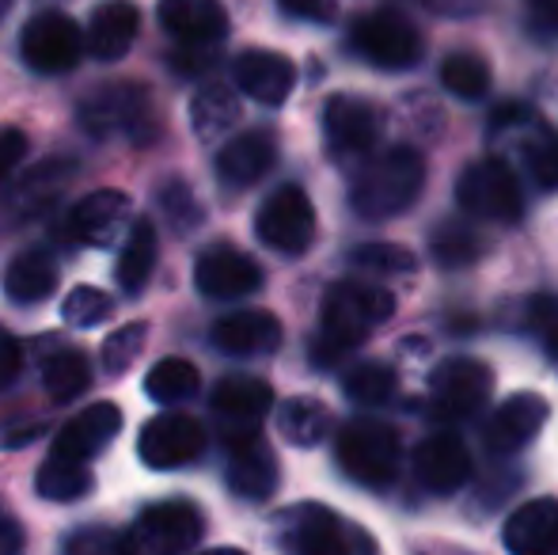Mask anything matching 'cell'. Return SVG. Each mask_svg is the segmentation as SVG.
<instances>
[{
    "label": "cell",
    "instance_id": "1",
    "mask_svg": "<svg viewBox=\"0 0 558 555\" xmlns=\"http://www.w3.org/2000/svg\"><path fill=\"white\" fill-rule=\"evenodd\" d=\"M396 316V297L365 278H342L324 293L316 362H338Z\"/></svg>",
    "mask_w": 558,
    "mask_h": 555
},
{
    "label": "cell",
    "instance_id": "2",
    "mask_svg": "<svg viewBox=\"0 0 558 555\" xmlns=\"http://www.w3.org/2000/svg\"><path fill=\"white\" fill-rule=\"evenodd\" d=\"M422 186H426V160H422V153L411 145H396L388 153L373 156L357 171L350 206L365 221H391V217H399L403 209H411L418 202Z\"/></svg>",
    "mask_w": 558,
    "mask_h": 555
},
{
    "label": "cell",
    "instance_id": "3",
    "mask_svg": "<svg viewBox=\"0 0 558 555\" xmlns=\"http://www.w3.org/2000/svg\"><path fill=\"white\" fill-rule=\"evenodd\" d=\"M278 541L293 555H380L368 529L319 503H296L281 510Z\"/></svg>",
    "mask_w": 558,
    "mask_h": 555
},
{
    "label": "cell",
    "instance_id": "4",
    "mask_svg": "<svg viewBox=\"0 0 558 555\" xmlns=\"http://www.w3.org/2000/svg\"><path fill=\"white\" fill-rule=\"evenodd\" d=\"M338 464L361 487L384 491L396 483L399 464H403V442L399 434L380 419H353L338 430Z\"/></svg>",
    "mask_w": 558,
    "mask_h": 555
},
{
    "label": "cell",
    "instance_id": "5",
    "mask_svg": "<svg viewBox=\"0 0 558 555\" xmlns=\"http://www.w3.org/2000/svg\"><path fill=\"white\" fill-rule=\"evenodd\" d=\"M202 510L183 498L145 506L122 533V555H186L202 541Z\"/></svg>",
    "mask_w": 558,
    "mask_h": 555
},
{
    "label": "cell",
    "instance_id": "6",
    "mask_svg": "<svg viewBox=\"0 0 558 555\" xmlns=\"http://www.w3.org/2000/svg\"><path fill=\"white\" fill-rule=\"evenodd\" d=\"M456 202L475 221L517 225L524 214L521 183H517L513 168L506 160H498V156H486V160H475L460 171V179H456Z\"/></svg>",
    "mask_w": 558,
    "mask_h": 555
},
{
    "label": "cell",
    "instance_id": "7",
    "mask_svg": "<svg viewBox=\"0 0 558 555\" xmlns=\"http://www.w3.org/2000/svg\"><path fill=\"white\" fill-rule=\"evenodd\" d=\"M350 46L376 69H396V73L418 65L422 50H426L418 27L396 8H376V12L361 15L350 27Z\"/></svg>",
    "mask_w": 558,
    "mask_h": 555
},
{
    "label": "cell",
    "instance_id": "8",
    "mask_svg": "<svg viewBox=\"0 0 558 555\" xmlns=\"http://www.w3.org/2000/svg\"><path fill=\"white\" fill-rule=\"evenodd\" d=\"M255 232L266 248L286 255L308 252V244L316 240V206L301 186L286 183L258 206Z\"/></svg>",
    "mask_w": 558,
    "mask_h": 555
},
{
    "label": "cell",
    "instance_id": "9",
    "mask_svg": "<svg viewBox=\"0 0 558 555\" xmlns=\"http://www.w3.org/2000/svg\"><path fill=\"white\" fill-rule=\"evenodd\" d=\"M494 393V373L478 358H445L429 373V400L445 419H471Z\"/></svg>",
    "mask_w": 558,
    "mask_h": 555
},
{
    "label": "cell",
    "instance_id": "10",
    "mask_svg": "<svg viewBox=\"0 0 558 555\" xmlns=\"http://www.w3.org/2000/svg\"><path fill=\"white\" fill-rule=\"evenodd\" d=\"M20 53L35 73L58 76L81 61L84 53V35L65 12H43L23 27Z\"/></svg>",
    "mask_w": 558,
    "mask_h": 555
},
{
    "label": "cell",
    "instance_id": "11",
    "mask_svg": "<svg viewBox=\"0 0 558 555\" xmlns=\"http://www.w3.org/2000/svg\"><path fill=\"white\" fill-rule=\"evenodd\" d=\"M206 449V430L191 415H156L145 422L137 437V453L148 468L156 472H171V468H186L202 457Z\"/></svg>",
    "mask_w": 558,
    "mask_h": 555
},
{
    "label": "cell",
    "instance_id": "12",
    "mask_svg": "<svg viewBox=\"0 0 558 555\" xmlns=\"http://www.w3.org/2000/svg\"><path fill=\"white\" fill-rule=\"evenodd\" d=\"M81 126L96 137L133 134L148 126V92L130 81L104 84L81 104Z\"/></svg>",
    "mask_w": 558,
    "mask_h": 555
},
{
    "label": "cell",
    "instance_id": "13",
    "mask_svg": "<svg viewBox=\"0 0 558 555\" xmlns=\"http://www.w3.org/2000/svg\"><path fill=\"white\" fill-rule=\"evenodd\" d=\"M551 419V408L539 393H517L486 419L483 426V445L494 457H513L524 445L536 442V434L544 430V422Z\"/></svg>",
    "mask_w": 558,
    "mask_h": 555
},
{
    "label": "cell",
    "instance_id": "14",
    "mask_svg": "<svg viewBox=\"0 0 558 555\" xmlns=\"http://www.w3.org/2000/svg\"><path fill=\"white\" fill-rule=\"evenodd\" d=\"M73 171L76 168L65 160H46V164H38L35 171H27L15 186H4V191H0V232L20 229L31 217L50 209Z\"/></svg>",
    "mask_w": 558,
    "mask_h": 555
},
{
    "label": "cell",
    "instance_id": "15",
    "mask_svg": "<svg viewBox=\"0 0 558 555\" xmlns=\"http://www.w3.org/2000/svg\"><path fill=\"white\" fill-rule=\"evenodd\" d=\"M214 419L225 430V437L258 434V422L274 411V388L258 377H225L214 388Z\"/></svg>",
    "mask_w": 558,
    "mask_h": 555
},
{
    "label": "cell",
    "instance_id": "16",
    "mask_svg": "<svg viewBox=\"0 0 558 555\" xmlns=\"http://www.w3.org/2000/svg\"><path fill=\"white\" fill-rule=\"evenodd\" d=\"M118 430H122V411H118L114 403H92V408H84L81 415L69 419L65 426L58 430L50 457L88 468V460H96L99 453L114 442Z\"/></svg>",
    "mask_w": 558,
    "mask_h": 555
},
{
    "label": "cell",
    "instance_id": "17",
    "mask_svg": "<svg viewBox=\"0 0 558 555\" xmlns=\"http://www.w3.org/2000/svg\"><path fill=\"white\" fill-rule=\"evenodd\" d=\"M194 281L206 297L214 301H240V297L255 293L263 286V267L251 255H243L240 248L217 244L209 252L198 255L194 263Z\"/></svg>",
    "mask_w": 558,
    "mask_h": 555
},
{
    "label": "cell",
    "instance_id": "18",
    "mask_svg": "<svg viewBox=\"0 0 558 555\" xmlns=\"http://www.w3.org/2000/svg\"><path fill=\"white\" fill-rule=\"evenodd\" d=\"M324 137L335 156H365L380 137V111L361 96H331L324 107Z\"/></svg>",
    "mask_w": 558,
    "mask_h": 555
},
{
    "label": "cell",
    "instance_id": "19",
    "mask_svg": "<svg viewBox=\"0 0 558 555\" xmlns=\"http://www.w3.org/2000/svg\"><path fill=\"white\" fill-rule=\"evenodd\" d=\"M160 23L175 43L191 50H214L228 35V12L221 0H160Z\"/></svg>",
    "mask_w": 558,
    "mask_h": 555
},
{
    "label": "cell",
    "instance_id": "20",
    "mask_svg": "<svg viewBox=\"0 0 558 555\" xmlns=\"http://www.w3.org/2000/svg\"><path fill=\"white\" fill-rule=\"evenodd\" d=\"M228 487L247 503H263L278 487V460L258 434H243L228 442Z\"/></svg>",
    "mask_w": 558,
    "mask_h": 555
},
{
    "label": "cell",
    "instance_id": "21",
    "mask_svg": "<svg viewBox=\"0 0 558 555\" xmlns=\"http://www.w3.org/2000/svg\"><path fill=\"white\" fill-rule=\"evenodd\" d=\"M414 475L422 487L437 495H452L468 483L471 475V453L456 434H434L414 449Z\"/></svg>",
    "mask_w": 558,
    "mask_h": 555
},
{
    "label": "cell",
    "instance_id": "22",
    "mask_svg": "<svg viewBox=\"0 0 558 555\" xmlns=\"http://www.w3.org/2000/svg\"><path fill=\"white\" fill-rule=\"evenodd\" d=\"M235 84H240L243 96L258 99L263 107H281L296 84V69L286 53L243 50L235 58Z\"/></svg>",
    "mask_w": 558,
    "mask_h": 555
},
{
    "label": "cell",
    "instance_id": "23",
    "mask_svg": "<svg viewBox=\"0 0 558 555\" xmlns=\"http://www.w3.org/2000/svg\"><path fill=\"white\" fill-rule=\"evenodd\" d=\"M125 217H130V198L122 191H96L73 206L65 232L81 244L104 248L118 240V232L125 229Z\"/></svg>",
    "mask_w": 558,
    "mask_h": 555
},
{
    "label": "cell",
    "instance_id": "24",
    "mask_svg": "<svg viewBox=\"0 0 558 555\" xmlns=\"http://www.w3.org/2000/svg\"><path fill=\"white\" fill-rule=\"evenodd\" d=\"M214 347L232 358L274 354V350L281 347V324H278V316L258 312V309L232 312V316L214 324Z\"/></svg>",
    "mask_w": 558,
    "mask_h": 555
},
{
    "label": "cell",
    "instance_id": "25",
    "mask_svg": "<svg viewBox=\"0 0 558 555\" xmlns=\"http://www.w3.org/2000/svg\"><path fill=\"white\" fill-rule=\"evenodd\" d=\"M501 541L513 555H551L558 548V498H532L506 518Z\"/></svg>",
    "mask_w": 558,
    "mask_h": 555
},
{
    "label": "cell",
    "instance_id": "26",
    "mask_svg": "<svg viewBox=\"0 0 558 555\" xmlns=\"http://www.w3.org/2000/svg\"><path fill=\"white\" fill-rule=\"evenodd\" d=\"M137 31H141V12H137L133 0H104V4L92 12L84 46L92 50V58L118 61L133 50Z\"/></svg>",
    "mask_w": 558,
    "mask_h": 555
},
{
    "label": "cell",
    "instance_id": "27",
    "mask_svg": "<svg viewBox=\"0 0 558 555\" xmlns=\"http://www.w3.org/2000/svg\"><path fill=\"white\" fill-rule=\"evenodd\" d=\"M278 160V145L266 130H247V134L232 137L217 153V176L228 186H251L266 176Z\"/></svg>",
    "mask_w": 558,
    "mask_h": 555
},
{
    "label": "cell",
    "instance_id": "28",
    "mask_svg": "<svg viewBox=\"0 0 558 555\" xmlns=\"http://www.w3.org/2000/svg\"><path fill=\"white\" fill-rule=\"evenodd\" d=\"M53 286H58V263L43 248H31V252L15 255L12 267L4 270V293L15 304L46 301L53 293Z\"/></svg>",
    "mask_w": 558,
    "mask_h": 555
},
{
    "label": "cell",
    "instance_id": "29",
    "mask_svg": "<svg viewBox=\"0 0 558 555\" xmlns=\"http://www.w3.org/2000/svg\"><path fill=\"white\" fill-rule=\"evenodd\" d=\"M156 225L153 221H133L130 237L122 244V255H118V267H114V278L125 293H141L148 286V275L156 267Z\"/></svg>",
    "mask_w": 558,
    "mask_h": 555
},
{
    "label": "cell",
    "instance_id": "30",
    "mask_svg": "<svg viewBox=\"0 0 558 555\" xmlns=\"http://www.w3.org/2000/svg\"><path fill=\"white\" fill-rule=\"evenodd\" d=\"M278 430L289 445L312 449L331 434V411L312 396H293L278 408Z\"/></svg>",
    "mask_w": 558,
    "mask_h": 555
},
{
    "label": "cell",
    "instance_id": "31",
    "mask_svg": "<svg viewBox=\"0 0 558 555\" xmlns=\"http://www.w3.org/2000/svg\"><path fill=\"white\" fill-rule=\"evenodd\" d=\"M43 385L53 400H76L84 388L92 385V365L81 350L73 347H58L43 358Z\"/></svg>",
    "mask_w": 558,
    "mask_h": 555
},
{
    "label": "cell",
    "instance_id": "32",
    "mask_svg": "<svg viewBox=\"0 0 558 555\" xmlns=\"http://www.w3.org/2000/svg\"><path fill=\"white\" fill-rule=\"evenodd\" d=\"M191 119H194V134L202 141H217L240 122V99H235L232 88H225V84H209V88H202L198 96H194Z\"/></svg>",
    "mask_w": 558,
    "mask_h": 555
},
{
    "label": "cell",
    "instance_id": "33",
    "mask_svg": "<svg viewBox=\"0 0 558 555\" xmlns=\"http://www.w3.org/2000/svg\"><path fill=\"white\" fill-rule=\"evenodd\" d=\"M202 377L198 370H194V362H186V358H160V362L148 370L145 377V393L153 396L156 403H183L191 400L194 393H198Z\"/></svg>",
    "mask_w": 558,
    "mask_h": 555
},
{
    "label": "cell",
    "instance_id": "34",
    "mask_svg": "<svg viewBox=\"0 0 558 555\" xmlns=\"http://www.w3.org/2000/svg\"><path fill=\"white\" fill-rule=\"evenodd\" d=\"M35 487L50 503H76V498H84L92 491V468L46 457V464L35 475Z\"/></svg>",
    "mask_w": 558,
    "mask_h": 555
},
{
    "label": "cell",
    "instance_id": "35",
    "mask_svg": "<svg viewBox=\"0 0 558 555\" xmlns=\"http://www.w3.org/2000/svg\"><path fill=\"white\" fill-rule=\"evenodd\" d=\"M441 84L456 99H483L490 92V65L478 53L456 50L441 61Z\"/></svg>",
    "mask_w": 558,
    "mask_h": 555
},
{
    "label": "cell",
    "instance_id": "36",
    "mask_svg": "<svg viewBox=\"0 0 558 555\" xmlns=\"http://www.w3.org/2000/svg\"><path fill=\"white\" fill-rule=\"evenodd\" d=\"M396 388H399L396 370L384 362H361L342 377V393L350 396L353 403H368V408L388 403L391 396H396Z\"/></svg>",
    "mask_w": 558,
    "mask_h": 555
},
{
    "label": "cell",
    "instance_id": "37",
    "mask_svg": "<svg viewBox=\"0 0 558 555\" xmlns=\"http://www.w3.org/2000/svg\"><path fill=\"white\" fill-rule=\"evenodd\" d=\"M350 267L373 278H396V275H414L418 260H414V252H407L399 244H365L350 255Z\"/></svg>",
    "mask_w": 558,
    "mask_h": 555
},
{
    "label": "cell",
    "instance_id": "38",
    "mask_svg": "<svg viewBox=\"0 0 558 555\" xmlns=\"http://www.w3.org/2000/svg\"><path fill=\"white\" fill-rule=\"evenodd\" d=\"M478 255H483V244L463 225H445V229L434 232V260L441 267H471Z\"/></svg>",
    "mask_w": 558,
    "mask_h": 555
},
{
    "label": "cell",
    "instance_id": "39",
    "mask_svg": "<svg viewBox=\"0 0 558 555\" xmlns=\"http://www.w3.org/2000/svg\"><path fill=\"white\" fill-rule=\"evenodd\" d=\"M111 316V297L96 286H76L61 304V319L69 327H96Z\"/></svg>",
    "mask_w": 558,
    "mask_h": 555
},
{
    "label": "cell",
    "instance_id": "40",
    "mask_svg": "<svg viewBox=\"0 0 558 555\" xmlns=\"http://www.w3.org/2000/svg\"><path fill=\"white\" fill-rule=\"evenodd\" d=\"M145 335H148L145 324H125L104 342V354H99V358H104L107 377H122V373L137 362V354L145 350Z\"/></svg>",
    "mask_w": 558,
    "mask_h": 555
},
{
    "label": "cell",
    "instance_id": "41",
    "mask_svg": "<svg viewBox=\"0 0 558 555\" xmlns=\"http://www.w3.org/2000/svg\"><path fill=\"white\" fill-rule=\"evenodd\" d=\"M524 160L536 179V186L544 191H558V134L555 130H539V137H532L524 145Z\"/></svg>",
    "mask_w": 558,
    "mask_h": 555
},
{
    "label": "cell",
    "instance_id": "42",
    "mask_svg": "<svg viewBox=\"0 0 558 555\" xmlns=\"http://www.w3.org/2000/svg\"><path fill=\"white\" fill-rule=\"evenodd\" d=\"M529 327L544 342L547 358L558 365V297H532L529 301Z\"/></svg>",
    "mask_w": 558,
    "mask_h": 555
},
{
    "label": "cell",
    "instance_id": "43",
    "mask_svg": "<svg viewBox=\"0 0 558 555\" xmlns=\"http://www.w3.org/2000/svg\"><path fill=\"white\" fill-rule=\"evenodd\" d=\"M160 209H163V217H171L175 232L194 229V225L202 221L198 202H194L191 186H183V183H168V186H163V191H160Z\"/></svg>",
    "mask_w": 558,
    "mask_h": 555
},
{
    "label": "cell",
    "instance_id": "44",
    "mask_svg": "<svg viewBox=\"0 0 558 555\" xmlns=\"http://www.w3.org/2000/svg\"><path fill=\"white\" fill-rule=\"evenodd\" d=\"M65 555H122V536L104 526L76 529L65 541Z\"/></svg>",
    "mask_w": 558,
    "mask_h": 555
},
{
    "label": "cell",
    "instance_id": "45",
    "mask_svg": "<svg viewBox=\"0 0 558 555\" xmlns=\"http://www.w3.org/2000/svg\"><path fill=\"white\" fill-rule=\"evenodd\" d=\"M27 156V134L23 130H0V183L12 176Z\"/></svg>",
    "mask_w": 558,
    "mask_h": 555
},
{
    "label": "cell",
    "instance_id": "46",
    "mask_svg": "<svg viewBox=\"0 0 558 555\" xmlns=\"http://www.w3.org/2000/svg\"><path fill=\"white\" fill-rule=\"evenodd\" d=\"M20 365H23L20 339H15L8 327H0V388H8L15 377H20Z\"/></svg>",
    "mask_w": 558,
    "mask_h": 555
},
{
    "label": "cell",
    "instance_id": "47",
    "mask_svg": "<svg viewBox=\"0 0 558 555\" xmlns=\"http://www.w3.org/2000/svg\"><path fill=\"white\" fill-rule=\"evenodd\" d=\"M281 12L293 15V20H308V23H327L335 20V0H278Z\"/></svg>",
    "mask_w": 558,
    "mask_h": 555
},
{
    "label": "cell",
    "instance_id": "48",
    "mask_svg": "<svg viewBox=\"0 0 558 555\" xmlns=\"http://www.w3.org/2000/svg\"><path fill=\"white\" fill-rule=\"evenodd\" d=\"M0 555H23V529L4 506H0Z\"/></svg>",
    "mask_w": 558,
    "mask_h": 555
},
{
    "label": "cell",
    "instance_id": "49",
    "mask_svg": "<svg viewBox=\"0 0 558 555\" xmlns=\"http://www.w3.org/2000/svg\"><path fill=\"white\" fill-rule=\"evenodd\" d=\"M539 8H544V12H547V20H551L555 27H558V0H539Z\"/></svg>",
    "mask_w": 558,
    "mask_h": 555
},
{
    "label": "cell",
    "instance_id": "50",
    "mask_svg": "<svg viewBox=\"0 0 558 555\" xmlns=\"http://www.w3.org/2000/svg\"><path fill=\"white\" fill-rule=\"evenodd\" d=\"M202 555H247V552H240V548H214V552H202Z\"/></svg>",
    "mask_w": 558,
    "mask_h": 555
}]
</instances>
